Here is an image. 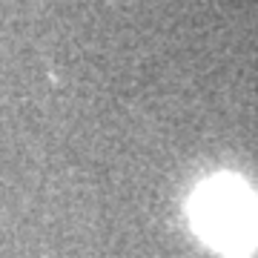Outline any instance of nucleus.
<instances>
[{
  "instance_id": "nucleus-1",
  "label": "nucleus",
  "mask_w": 258,
  "mask_h": 258,
  "mask_svg": "<svg viewBox=\"0 0 258 258\" xmlns=\"http://www.w3.org/2000/svg\"><path fill=\"white\" fill-rule=\"evenodd\" d=\"M189 221L210 247L247 255L258 241V204L247 184L230 175L204 181L189 198Z\"/></svg>"
}]
</instances>
